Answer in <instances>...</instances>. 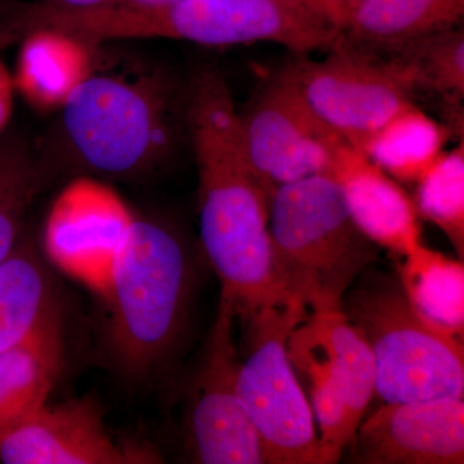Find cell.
<instances>
[{
  "instance_id": "6da1fadb",
  "label": "cell",
  "mask_w": 464,
  "mask_h": 464,
  "mask_svg": "<svg viewBox=\"0 0 464 464\" xmlns=\"http://www.w3.org/2000/svg\"><path fill=\"white\" fill-rule=\"evenodd\" d=\"M185 121L199 181L201 246L221 283V297L246 323L299 302L277 274L270 194L250 166L239 110L216 67H201L186 87Z\"/></svg>"
},
{
  "instance_id": "7a4b0ae2",
  "label": "cell",
  "mask_w": 464,
  "mask_h": 464,
  "mask_svg": "<svg viewBox=\"0 0 464 464\" xmlns=\"http://www.w3.org/2000/svg\"><path fill=\"white\" fill-rule=\"evenodd\" d=\"M186 88L164 70L136 75L94 70L63 106L36 152L52 168L103 179L145 176L172 155L186 130Z\"/></svg>"
},
{
  "instance_id": "3957f363",
  "label": "cell",
  "mask_w": 464,
  "mask_h": 464,
  "mask_svg": "<svg viewBox=\"0 0 464 464\" xmlns=\"http://www.w3.org/2000/svg\"><path fill=\"white\" fill-rule=\"evenodd\" d=\"M192 262L181 232L160 219L133 216L101 297L116 368L148 380L179 343L192 293Z\"/></svg>"
},
{
  "instance_id": "277c9868",
  "label": "cell",
  "mask_w": 464,
  "mask_h": 464,
  "mask_svg": "<svg viewBox=\"0 0 464 464\" xmlns=\"http://www.w3.org/2000/svg\"><path fill=\"white\" fill-rule=\"evenodd\" d=\"M70 25L93 44L168 39L231 47L268 42L295 54L326 50L341 36L325 17L285 0H179L151 9L106 5L78 12Z\"/></svg>"
},
{
  "instance_id": "5b68a950",
  "label": "cell",
  "mask_w": 464,
  "mask_h": 464,
  "mask_svg": "<svg viewBox=\"0 0 464 464\" xmlns=\"http://www.w3.org/2000/svg\"><path fill=\"white\" fill-rule=\"evenodd\" d=\"M275 265L290 297L304 307L341 304L377 258V248L353 224L328 174L282 186L270 198Z\"/></svg>"
},
{
  "instance_id": "8992f818",
  "label": "cell",
  "mask_w": 464,
  "mask_h": 464,
  "mask_svg": "<svg viewBox=\"0 0 464 464\" xmlns=\"http://www.w3.org/2000/svg\"><path fill=\"white\" fill-rule=\"evenodd\" d=\"M342 299L374 360L375 393L384 402L464 395L462 338L436 328L406 297L398 275L364 279Z\"/></svg>"
},
{
  "instance_id": "52a82bcc",
  "label": "cell",
  "mask_w": 464,
  "mask_h": 464,
  "mask_svg": "<svg viewBox=\"0 0 464 464\" xmlns=\"http://www.w3.org/2000/svg\"><path fill=\"white\" fill-rule=\"evenodd\" d=\"M307 316V308L293 302L246 322L248 355L240 362L237 393L266 464H329L341 458L342 451L320 440L310 400L290 362V333Z\"/></svg>"
},
{
  "instance_id": "ba28073f",
  "label": "cell",
  "mask_w": 464,
  "mask_h": 464,
  "mask_svg": "<svg viewBox=\"0 0 464 464\" xmlns=\"http://www.w3.org/2000/svg\"><path fill=\"white\" fill-rule=\"evenodd\" d=\"M290 362L306 377L320 440L343 450L375 395V369L362 333L341 304L311 311L288 340Z\"/></svg>"
},
{
  "instance_id": "9c48e42d",
  "label": "cell",
  "mask_w": 464,
  "mask_h": 464,
  "mask_svg": "<svg viewBox=\"0 0 464 464\" xmlns=\"http://www.w3.org/2000/svg\"><path fill=\"white\" fill-rule=\"evenodd\" d=\"M331 50L324 60L297 54L279 75L326 127L356 149L413 102L414 92L382 58L341 38Z\"/></svg>"
},
{
  "instance_id": "30bf717a",
  "label": "cell",
  "mask_w": 464,
  "mask_h": 464,
  "mask_svg": "<svg viewBox=\"0 0 464 464\" xmlns=\"http://www.w3.org/2000/svg\"><path fill=\"white\" fill-rule=\"evenodd\" d=\"M239 118L246 157L270 198L282 186L328 174L346 143L279 74L256 91Z\"/></svg>"
},
{
  "instance_id": "8fae6325",
  "label": "cell",
  "mask_w": 464,
  "mask_h": 464,
  "mask_svg": "<svg viewBox=\"0 0 464 464\" xmlns=\"http://www.w3.org/2000/svg\"><path fill=\"white\" fill-rule=\"evenodd\" d=\"M235 320L234 307L221 297L192 383L188 447L198 463L266 464L261 441L237 393Z\"/></svg>"
},
{
  "instance_id": "7c38bea8",
  "label": "cell",
  "mask_w": 464,
  "mask_h": 464,
  "mask_svg": "<svg viewBox=\"0 0 464 464\" xmlns=\"http://www.w3.org/2000/svg\"><path fill=\"white\" fill-rule=\"evenodd\" d=\"M133 215L116 194L83 177L52 208L43 235L45 256L76 282L102 295Z\"/></svg>"
},
{
  "instance_id": "4fadbf2b",
  "label": "cell",
  "mask_w": 464,
  "mask_h": 464,
  "mask_svg": "<svg viewBox=\"0 0 464 464\" xmlns=\"http://www.w3.org/2000/svg\"><path fill=\"white\" fill-rule=\"evenodd\" d=\"M5 464H130L159 462L157 454L128 447L109 432L102 411L91 399L39 409L0 433Z\"/></svg>"
},
{
  "instance_id": "5bb4252c",
  "label": "cell",
  "mask_w": 464,
  "mask_h": 464,
  "mask_svg": "<svg viewBox=\"0 0 464 464\" xmlns=\"http://www.w3.org/2000/svg\"><path fill=\"white\" fill-rule=\"evenodd\" d=\"M350 445L357 463L462 464L463 399L384 402L362 420Z\"/></svg>"
},
{
  "instance_id": "9a60e30c",
  "label": "cell",
  "mask_w": 464,
  "mask_h": 464,
  "mask_svg": "<svg viewBox=\"0 0 464 464\" xmlns=\"http://www.w3.org/2000/svg\"><path fill=\"white\" fill-rule=\"evenodd\" d=\"M328 176L337 183L353 224L375 246L401 258L422 243L413 198L359 150L344 143Z\"/></svg>"
},
{
  "instance_id": "2e32d148",
  "label": "cell",
  "mask_w": 464,
  "mask_h": 464,
  "mask_svg": "<svg viewBox=\"0 0 464 464\" xmlns=\"http://www.w3.org/2000/svg\"><path fill=\"white\" fill-rule=\"evenodd\" d=\"M16 92L33 108L53 111L96 70L93 52L97 45L70 34L52 29L27 33L20 42Z\"/></svg>"
},
{
  "instance_id": "e0dca14e",
  "label": "cell",
  "mask_w": 464,
  "mask_h": 464,
  "mask_svg": "<svg viewBox=\"0 0 464 464\" xmlns=\"http://www.w3.org/2000/svg\"><path fill=\"white\" fill-rule=\"evenodd\" d=\"M464 0H362L340 38L372 56L459 26Z\"/></svg>"
},
{
  "instance_id": "ac0fdd59",
  "label": "cell",
  "mask_w": 464,
  "mask_h": 464,
  "mask_svg": "<svg viewBox=\"0 0 464 464\" xmlns=\"http://www.w3.org/2000/svg\"><path fill=\"white\" fill-rule=\"evenodd\" d=\"M63 360V319L0 353V433L50 402Z\"/></svg>"
},
{
  "instance_id": "d6986e66",
  "label": "cell",
  "mask_w": 464,
  "mask_h": 464,
  "mask_svg": "<svg viewBox=\"0 0 464 464\" xmlns=\"http://www.w3.org/2000/svg\"><path fill=\"white\" fill-rule=\"evenodd\" d=\"M63 319L56 289L29 240L0 262V353Z\"/></svg>"
},
{
  "instance_id": "ffe728a7",
  "label": "cell",
  "mask_w": 464,
  "mask_h": 464,
  "mask_svg": "<svg viewBox=\"0 0 464 464\" xmlns=\"http://www.w3.org/2000/svg\"><path fill=\"white\" fill-rule=\"evenodd\" d=\"M451 133L448 124L439 123L411 102L356 150L396 181L414 185L447 150Z\"/></svg>"
},
{
  "instance_id": "44dd1931",
  "label": "cell",
  "mask_w": 464,
  "mask_h": 464,
  "mask_svg": "<svg viewBox=\"0 0 464 464\" xmlns=\"http://www.w3.org/2000/svg\"><path fill=\"white\" fill-rule=\"evenodd\" d=\"M409 85L440 96L449 109L454 128L463 130L464 32L462 27L444 30L401 45L377 56Z\"/></svg>"
},
{
  "instance_id": "7402d4cb",
  "label": "cell",
  "mask_w": 464,
  "mask_h": 464,
  "mask_svg": "<svg viewBox=\"0 0 464 464\" xmlns=\"http://www.w3.org/2000/svg\"><path fill=\"white\" fill-rule=\"evenodd\" d=\"M398 277L415 310L436 328L463 338L464 266L423 243L401 257Z\"/></svg>"
},
{
  "instance_id": "603a6c76",
  "label": "cell",
  "mask_w": 464,
  "mask_h": 464,
  "mask_svg": "<svg viewBox=\"0 0 464 464\" xmlns=\"http://www.w3.org/2000/svg\"><path fill=\"white\" fill-rule=\"evenodd\" d=\"M36 152L24 137L0 136V262L23 237L30 207L44 185Z\"/></svg>"
},
{
  "instance_id": "cb8c5ba5",
  "label": "cell",
  "mask_w": 464,
  "mask_h": 464,
  "mask_svg": "<svg viewBox=\"0 0 464 464\" xmlns=\"http://www.w3.org/2000/svg\"><path fill=\"white\" fill-rule=\"evenodd\" d=\"M413 198L420 218L444 232L460 259L464 256V143L445 150L418 179Z\"/></svg>"
},
{
  "instance_id": "d4e9b609",
  "label": "cell",
  "mask_w": 464,
  "mask_h": 464,
  "mask_svg": "<svg viewBox=\"0 0 464 464\" xmlns=\"http://www.w3.org/2000/svg\"><path fill=\"white\" fill-rule=\"evenodd\" d=\"M14 94H16V85H14V74L0 61V136L5 133L11 121Z\"/></svg>"
},
{
  "instance_id": "484cf974",
  "label": "cell",
  "mask_w": 464,
  "mask_h": 464,
  "mask_svg": "<svg viewBox=\"0 0 464 464\" xmlns=\"http://www.w3.org/2000/svg\"><path fill=\"white\" fill-rule=\"evenodd\" d=\"M362 0H320L326 14L331 18L332 23L341 30V33L346 25L348 18L362 5Z\"/></svg>"
},
{
  "instance_id": "4316f807",
  "label": "cell",
  "mask_w": 464,
  "mask_h": 464,
  "mask_svg": "<svg viewBox=\"0 0 464 464\" xmlns=\"http://www.w3.org/2000/svg\"><path fill=\"white\" fill-rule=\"evenodd\" d=\"M35 2L42 7L60 9V11H87V9L112 5L115 0H35Z\"/></svg>"
},
{
  "instance_id": "83f0119b",
  "label": "cell",
  "mask_w": 464,
  "mask_h": 464,
  "mask_svg": "<svg viewBox=\"0 0 464 464\" xmlns=\"http://www.w3.org/2000/svg\"><path fill=\"white\" fill-rule=\"evenodd\" d=\"M23 32L16 25L14 18H11L5 11V7L0 11V51L11 47V45L18 44L23 41Z\"/></svg>"
},
{
  "instance_id": "f1b7e54d",
  "label": "cell",
  "mask_w": 464,
  "mask_h": 464,
  "mask_svg": "<svg viewBox=\"0 0 464 464\" xmlns=\"http://www.w3.org/2000/svg\"><path fill=\"white\" fill-rule=\"evenodd\" d=\"M179 0H115L110 5H121V7L151 9L164 7V5H172ZM106 7V5H105Z\"/></svg>"
},
{
  "instance_id": "f546056e",
  "label": "cell",
  "mask_w": 464,
  "mask_h": 464,
  "mask_svg": "<svg viewBox=\"0 0 464 464\" xmlns=\"http://www.w3.org/2000/svg\"><path fill=\"white\" fill-rule=\"evenodd\" d=\"M285 2L290 3V5H297V7L306 9V11L313 12V14H319V16L325 17L326 20L331 21V18L326 14L325 9H324L320 0H285Z\"/></svg>"
},
{
  "instance_id": "4dcf8cb0",
  "label": "cell",
  "mask_w": 464,
  "mask_h": 464,
  "mask_svg": "<svg viewBox=\"0 0 464 464\" xmlns=\"http://www.w3.org/2000/svg\"><path fill=\"white\" fill-rule=\"evenodd\" d=\"M7 2L8 0H0V11H2V8L5 7V5Z\"/></svg>"
}]
</instances>
